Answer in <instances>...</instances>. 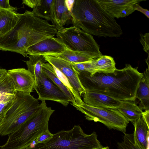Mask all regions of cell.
Returning a JSON list of instances; mask_svg holds the SVG:
<instances>
[{
    "label": "cell",
    "instance_id": "6da1fadb",
    "mask_svg": "<svg viewBox=\"0 0 149 149\" xmlns=\"http://www.w3.org/2000/svg\"><path fill=\"white\" fill-rule=\"evenodd\" d=\"M138 67L127 64L123 68L113 73L78 72L80 81L86 91L103 94L121 101H134L143 73Z\"/></svg>",
    "mask_w": 149,
    "mask_h": 149
},
{
    "label": "cell",
    "instance_id": "7a4b0ae2",
    "mask_svg": "<svg viewBox=\"0 0 149 149\" xmlns=\"http://www.w3.org/2000/svg\"><path fill=\"white\" fill-rule=\"evenodd\" d=\"M56 27L47 20L36 16L32 11L20 14L14 26L0 36V50L19 53L28 57L26 50L30 46L57 33Z\"/></svg>",
    "mask_w": 149,
    "mask_h": 149
},
{
    "label": "cell",
    "instance_id": "3957f363",
    "mask_svg": "<svg viewBox=\"0 0 149 149\" xmlns=\"http://www.w3.org/2000/svg\"><path fill=\"white\" fill-rule=\"evenodd\" d=\"M73 26L91 35L118 37L120 26L100 6L96 0H75L72 11Z\"/></svg>",
    "mask_w": 149,
    "mask_h": 149
},
{
    "label": "cell",
    "instance_id": "277c9868",
    "mask_svg": "<svg viewBox=\"0 0 149 149\" xmlns=\"http://www.w3.org/2000/svg\"><path fill=\"white\" fill-rule=\"evenodd\" d=\"M55 111L42 101L37 111L20 128L8 135V140L0 149H26L48 129L50 116Z\"/></svg>",
    "mask_w": 149,
    "mask_h": 149
},
{
    "label": "cell",
    "instance_id": "5b68a950",
    "mask_svg": "<svg viewBox=\"0 0 149 149\" xmlns=\"http://www.w3.org/2000/svg\"><path fill=\"white\" fill-rule=\"evenodd\" d=\"M103 147L95 132L88 134L79 125L69 130H62L45 141L30 145L26 149H100Z\"/></svg>",
    "mask_w": 149,
    "mask_h": 149
},
{
    "label": "cell",
    "instance_id": "8992f818",
    "mask_svg": "<svg viewBox=\"0 0 149 149\" xmlns=\"http://www.w3.org/2000/svg\"><path fill=\"white\" fill-rule=\"evenodd\" d=\"M56 35L68 49L84 53L94 58L102 55L92 35L74 26L64 27Z\"/></svg>",
    "mask_w": 149,
    "mask_h": 149
},
{
    "label": "cell",
    "instance_id": "52a82bcc",
    "mask_svg": "<svg viewBox=\"0 0 149 149\" xmlns=\"http://www.w3.org/2000/svg\"><path fill=\"white\" fill-rule=\"evenodd\" d=\"M71 104L84 113L86 120L100 122L109 129L126 133L129 121L117 109L97 108L84 103L80 105L71 103Z\"/></svg>",
    "mask_w": 149,
    "mask_h": 149
},
{
    "label": "cell",
    "instance_id": "ba28073f",
    "mask_svg": "<svg viewBox=\"0 0 149 149\" xmlns=\"http://www.w3.org/2000/svg\"><path fill=\"white\" fill-rule=\"evenodd\" d=\"M34 90L38 96V100L53 101L65 107H67L70 102L61 90L43 72Z\"/></svg>",
    "mask_w": 149,
    "mask_h": 149
},
{
    "label": "cell",
    "instance_id": "9c48e42d",
    "mask_svg": "<svg viewBox=\"0 0 149 149\" xmlns=\"http://www.w3.org/2000/svg\"><path fill=\"white\" fill-rule=\"evenodd\" d=\"M15 95V101L7 112L3 123L0 126V135L2 136L22 112L38 101L29 93L16 91Z\"/></svg>",
    "mask_w": 149,
    "mask_h": 149
},
{
    "label": "cell",
    "instance_id": "30bf717a",
    "mask_svg": "<svg viewBox=\"0 0 149 149\" xmlns=\"http://www.w3.org/2000/svg\"><path fill=\"white\" fill-rule=\"evenodd\" d=\"M42 56L48 63L65 76L81 97L85 93L86 90L79 79L78 72L74 68L72 64L55 56L49 55Z\"/></svg>",
    "mask_w": 149,
    "mask_h": 149
},
{
    "label": "cell",
    "instance_id": "8fae6325",
    "mask_svg": "<svg viewBox=\"0 0 149 149\" xmlns=\"http://www.w3.org/2000/svg\"><path fill=\"white\" fill-rule=\"evenodd\" d=\"M101 7L112 17L129 16L135 10L134 5L145 0H96Z\"/></svg>",
    "mask_w": 149,
    "mask_h": 149
},
{
    "label": "cell",
    "instance_id": "7c38bea8",
    "mask_svg": "<svg viewBox=\"0 0 149 149\" xmlns=\"http://www.w3.org/2000/svg\"><path fill=\"white\" fill-rule=\"evenodd\" d=\"M68 49L58 38L54 37L46 38L29 47L26 55L53 56Z\"/></svg>",
    "mask_w": 149,
    "mask_h": 149
},
{
    "label": "cell",
    "instance_id": "4fadbf2b",
    "mask_svg": "<svg viewBox=\"0 0 149 149\" xmlns=\"http://www.w3.org/2000/svg\"><path fill=\"white\" fill-rule=\"evenodd\" d=\"M7 73L15 91L30 93L35 87L33 75L27 70L18 68L9 70Z\"/></svg>",
    "mask_w": 149,
    "mask_h": 149
},
{
    "label": "cell",
    "instance_id": "5bb4252c",
    "mask_svg": "<svg viewBox=\"0 0 149 149\" xmlns=\"http://www.w3.org/2000/svg\"><path fill=\"white\" fill-rule=\"evenodd\" d=\"M83 95L84 102L93 107L117 109L121 103V101L99 93L86 91Z\"/></svg>",
    "mask_w": 149,
    "mask_h": 149
},
{
    "label": "cell",
    "instance_id": "9a60e30c",
    "mask_svg": "<svg viewBox=\"0 0 149 149\" xmlns=\"http://www.w3.org/2000/svg\"><path fill=\"white\" fill-rule=\"evenodd\" d=\"M54 0H39L38 4L33 9V12L37 16L50 21L57 31L63 29L56 20L54 6Z\"/></svg>",
    "mask_w": 149,
    "mask_h": 149
},
{
    "label": "cell",
    "instance_id": "2e32d148",
    "mask_svg": "<svg viewBox=\"0 0 149 149\" xmlns=\"http://www.w3.org/2000/svg\"><path fill=\"white\" fill-rule=\"evenodd\" d=\"M133 124L134 127L133 134L134 143L141 149H149V127L142 116Z\"/></svg>",
    "mask_w": 149,
    "mask_h": 149
},
{
    "label": "cell",
    "instance_id": "e0dca14e",
    "mask_svg": "<svg viewBox=\"0 0 149 149\" xmlns=\"http://www.w3.org/2000/svg\"><path fill=\"white\" fill-rule=\"evenodd\" d=\"M16 7L5 9L0 8V36L6 33L15 25L20 14Z\"/></svg>",
    "mask_w": 149,
    "mask_h": 149
},
{
    "label": "cell",
    "instance_id": "ac0fdd59",
    "mask_svg": "<svg viewBox=\"0 0 149 149\" xmlns=\"http://www.w3.org/2000/svg\"><path fill=\"white\" fill-rule=\"evenodd\" d=\"M136 95L140 101L139 107L142 110H149V67L143 73Z\"/></svg>",
    "mask_w": 149,
    "mask_h": 149
},
{
    "label": "cell",
    "instance_id": "d6986e66",
    "mask_svg": "<svg viewBox=\"0 0 149 149\" xmlns=\"http://www.w3.org/2000/svg\"><path fill=\"white\" fill-rule=\"evenodd\" d=\"M40 106L38 101L27 108L10 125L5 132L3 136L8 135L20 128L37 111Z\"/></svg>",
    "mask_w": 149,
    "mask_h": 149
},
{
    "label": "cell",
    "instance_id": "ffe728a7",
    "mask_svg": "<svg viewBox=\"0 0 149 149\" xmlns=\"http://www.w3.org/2000/svg\"><path fill=\"white\" fill-rule=\"evenodd\" d=\"M117 109L129 122L132 123L142 116L143 111L132 101H121Z\"/></svg>",
    "mask_w": 149,
    "mask_h": 149
},
{
    "label": "cell",
    "instance_id": "44dd1931",
    "mask_svg": "<svg viewBox=\"0 0 149 149\" xmlns=\"http://www.w3.org/2000/svg\"><path fill=\"white\" fill-rule=\"evenodd\" d=\"M42 72L61 90L71 103L76 104L73 94L58 78L53 67L50 64L47 63L44 64L42 67Z\"/></svg>",
    "mask_w": 149,
    "mask_h": 149
},
{
    "label": "cell",
    "instance_id": "7402d4cb",
    "mask_svg": "<svg viewBox=\"0 0 149 149\" xmlns=\"http://www.w3.org/2000/svg\"><path fill=\"white\" fill-rule=\"evenodd\" d=\"M28 57L29 60L24 61L27 65V70L34 77L36 86L42 73L43 65L47 61L42 55H31Z\"/></svg>",
    "mask_w": 149,
    "mask_h": 149
},
{
    "label": "cell",
    "instance_id": "603a6c76",
    "mask_svg": "<svg viewBox=\"0 0 149 149\" xmlns=\"http://www.w3.org/2000/svg\"><path fill=\"white\" fill-rule=\"evenodd\" d=\"M15 93L7 72L0 78V102L6 103L13 100Z\"/></svg>",
    "mask_w": 149,
    "mask_h": 149
},
{
    "label": "cell",
    "instance_id": "cb8c5ba5",
    "mask_svg": "<svg viewBox=\"0 0 149 149\" xmlns=\"http://www.w3.org/2000/svg\"><path fill=\"white\" fill-rule=\"evenodd\" d=\"M94 74L96 72L113 73L116 69L113 58L110 56L102 55L93 60Z\"/></svg>",
    "mask_w": 149,
    "mask_h": 149
},
{
    "label": "cell",
    "instance_id": "d4e9b609",
    "mask_svg": "<svg viewBox=\"0 0 149 149\" xmlns=\"http://www.w3.org/2000/svg\"><path fill=\"white\" fill-rule=\"evenodd\" d=\"M54 9L57 22L62 28L72 18V12L68 9L65 0H54Z\"/></svg>",
    "mask_w": 149,
    "mask_h": 149
},
{
    "label": "cell",
    "instance_id": "484cf974",
    "mask_svg": "<svg viewBox=\"0 0 149 149\" xmlns=\"http://www.w3.org/2000/svg\"><path fill=\"white\" fill-rule=\"evenodd\" d=\"M52 56L60 58L72 64L81 63L95 59L84 53L68 49L60 54Z\"/></svg>",
    "mask_w": 149,
    "mask_h": 149
},
{
    "label": "cell",
    "instance_id": "4316f807",
    "mask_svg": "<svg viewBox=\"0 0 149 149\" xmlns=\"http://www.w3.org/2000/svg\"><path fill=\"white\" fill-rule=\"evenodd\" d=\"M53 67L58 77L73 94L75 100L76 104L79 105L83 104L84 102L81 100V97L74 89L68 79L59 71L54 67Z\"/></svg>",
    "mask_w": 149,
    "mask_h": 149
},
{
    "label": "cell",
    "instance_id": "83f0119b",
    "mask_svg": "<svg viewBox=\"0 0 149 149\" xmlns=\"http://www.w3.org/2000/svg\"><path fill=\"white\" fill-rule=\"evenodd\" d=\"M124 134L123 140L117 143L118 149H141L134 142L133 133Z\"/></svg>",
    "mask_w": 149,
    "mask_h": 149
},
{
    "label": "cell",
    "instance_id": "f1b7e54d",
    "mask_svg": "<svg viewBox=\"0 0 149 149\" xmlns=\"http://www.w3.org/2000/svg\"><path fill=\"white\" fill-rule=\"evenodd\" d=\"M93 59L81 63L72 64V65L77 72H87L92 75L94 74L93 63Z\"/></svg>",
    "mask_w": 149,
    "mask_h": 149
},
{
    "label": "cell",
    "instance_id": "f546056e",
    "mask_svg": "<svg viewBox=\"0 0 149 149\" xmlns=\"http://www.w3.org/2000/svg\"><path fill=\"white\" fill-rule=\"evenodd\" d=\"M13 100L6 103L0 102V126L2 124L6 113L8 109L13 104L16 100Z\"/></svg>",
    "mask_w": 149,
    "mask_h": 149
},
{
    "label": "cell",
    "instance_id": "4dcf8cb0",
    "mask_svg": "<svg viewBox=\"0 0 149 149\" xmlns=\"http://www.w3.org/2000/svg\"><path fill=\"white\" fill-rule=\"evenodd\" d=\"M53 135L48 129L42 133L31 144L35 145L42 142L51 138Z\"/></svg>",
    "mask_w": 149,
    "mask_h": 149
},
{
    "label": "cell",
    "instance_id": "1f68e13d",
    "mask_svg": "<svg viewBox=\"0 0 149 149\" xmlns=\"http://www.w3.org/2000/svg\"><path fill=\"white\" fill-rule=\"evenodd\" d=\"M140 41L143 47L145 52L147 53L149 55V33H146L144 35L140 34Z\"/></svg>",
    "mask_w": 149,
    "mask_h": 149
},
{
    "label": "cell",
    "instance_id": "d6a6232c",
    "mask_svg": "<svg viewBox=\"0 0 149 149\" xmlns=\"http://www.w3.org/2000/svg\"><path fill=\"white\" fill-rule=\"evenodd\" d=\"M39 0H23L22 3L33 9L38 4Z\"/></svg>",
    "mask_w": 149,
    "mask_h": 149
},
{
    "label": "cell",
    "instance_id": "836d02e7",
    "mask_svg": "<svg viewBox=\"0 0 149 149\" xmlns=\"http://www.w3.org/2000/svg\"><path fill=\"white\" fill-rule=\"evenodd\" d=\"M135 10L138 11L144 14L148 18H149V11L147 9L143 8L139 3H136L134 6Z\"/></svg>",
    "mask_w": 149,
    "mask_h": 149
},
{
    "label": "cell",
    "instance_id": "e575fe53",
    "mask_svg": "<svg viewBox=\"0 0 149 149\" xmlns=\"http://www.w3.org/2000/svg\"><path fill=\"white\" fill-rule=\"evenodd\" d=\"M9 3V0H0V8L5 9H9L14 8Z\"/></svg>",
    "mask_w": 149,
    "mask_h": 149
},
{
    "label": "cell",
    "instance_id": "d590c367",
    "mask_svg": "<svg viewBox=\"0 0 149 149\" xmlns=\"http://www.w3.org/2000/svg\"><path fill=\"white\" fill-rule=\"evenodd\" d=\"M142 117L148 127H149V110H146L144 112H143Z\"/></svg>",
    "mask_w": 149,
    "mask_h": 149
},
{
    "label": "cell",
    "instance_id": "8d00e7d4",
    "mask_svg": "<svg viewBox=\"0 0 149 149\" xmlns=\"http://www.w3.org/2000/svg\"><path fill=\"white\" fill-rule=\"evenodd\" d=\"M75 1V0H65V4L68 9L71 12H72Z\"/></svg>",
    "mask_w": 149,
    "mask_h": 149
},
{
    "label": "cell",
    "instance_id": "74e56055",
    "mask_svg": "<svg viewBox=\"0 0 149 149\" xmlns=\"http://www.w3.org/2000/svg\"><path fill=\"white\" fill-rule=\"evenodd\" d=\"M7 71L4 69H0V78L4 75L7 72Z\"/></svg>",
    "mask_w": 149,
    "mask_h": 149
},
{
    "label": "cell",
    "instance_id": "f35d334b",
    "mask_svg": "<svg viewBox=\"0 0 149 149\" xmlns=\"http://www.w3.org/2000/svg\"><path fill=\"white\" fill-rule=\"evenodd\" d=\"M100 149H109V147L107 146L105 147H103L102 148Z\"/></svg>",
    "mask_w": 149,
    "mask_h": 149
}]
</instances>
